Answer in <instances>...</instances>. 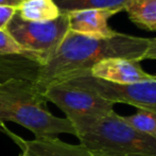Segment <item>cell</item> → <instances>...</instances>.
I'll return each mask as SVG.
<instances>
[{"mask_svg":"<svg viewBox=\"0 0 156 156\" xmlns=\"http://www.w3.org/2000/svg\"><path fill=\"white\" fill-rule=\"evenodd\" d=\"M46 100L65 113L68 120L84 117H102L114 112V103L93 89L71 80L56 83L44 91Z\"/></svg>","mask_w":156,"mask_h":156,"instance_id":"obj_5","label":"cell"},{"mask_svg":"<svg viewBox=\"0 0 156 156\" xmlns=\"http://www.w3.org/2000/svg\"><path fill=\"white\" fill-rule=\"evenodd\" d=\"M70 79L93 89L114 104L123 103L137 108L156 111V80L135 84L119 85L94 78L89 74V72H84Z\"/></svg>","mask_w":156,"mask_h":156,"instance_id":"obj_6","label":"cell"},{"mask_svg":"<svg viewBox=\"0 0 156 156\" xmlns=\"http://www.w3.org/2000/svg\"><path fill=\"white\" fill-rule=\"evenodd\" d=\"M123 120L135 129L156 137V111L155 109L138 108L137 113L131 116H122Z\"/></svg>","mask_w":156,"mask_h":156,"instance_id":"obj_14","label":"cell"},{"mask_svg":"<svg viewBox=\"0 0 156 156\" xmlns=\"http://www.w3.org/2000/svg\"><path fill=\"white\" fill-rule=\"evenodd\" d=\"M20 156H26V155H25V154H23V153H21V155H20Z\"/></svg>","mask_w":156,"mask_h":156,"instance_id":"obj_20","label":"cell"},{"mask_svg":"<svg viewBox=\"0 0 156 156\" xmlns=\"http://www.w3.org/2000/svg\"><path fill=\"white\" fill-rule=\"evenodd\" d=\"M117 13L119 11L112 10H81L66 13L69 31L91 38H111L118 32L109 27L108 19Z\"/></svg>","mask_w":156,"mask_h":156,"instance_id":"obj_9","label":"cell"},{"mask_svg":"<svg viewBox=\"0 0 156 156\" xmlns=\"http://www.w3.org/2000/svg\"><path fill=\"white\" fill-rule=\"evenodd\" d=\"M16 14V6L0 5V30H6L9 23Z\"/></svg>","mask_w":156,"mask_h":156,"instance_id":"obj_16","label":"cell"},{"mask_svg":"<svg viewBox=\"0 0 156 156\" xmlns=\"http://www.w3.org/2000/svg\"><path fill=\"white\" fill-rule=\"evenodd\" d=\"M41 66L38 61L27 55H0V84L13 79L35 80Z\"/></svg>","mask_w":156,"mask_h":156,"instance_id":"obj_10","label":"cell"},{"mask_svg":"<svg viewBox=\"0 0 156 156\" xmlns=\"http://www.w3.org/2000/svg\"><path fill=\"white\" fill-rule=\"evenodd\" d=\"M0 129L20 147L26 156H91V152L83 144H70L53 136H44L33 140H25L10 132L3 123Z\"/></svg>","mask_w":156,"mask_h":156,"instance_id":"obj_8","label":"cell"},{"mask_svg":"<svg viewBox=\"0 0 156 156\" xmlns=\"http://www.w3.org/2000/svg\"><path fill=\"white\" fill-rule=\"evenodd\" d=\"M123 11L140 29L156 31V0H131Z\"/></svg>","mask_w":156,"mask_h":156,"instance_id":"obj_12","label":"cell"},{"mask_svg":"<svg viewBox=\"0 0 156 156\" xmlns=\"http://www.w3.org/2000/svg\"><path fill=\"white\" fill-rule=\"evenodd\" d=\"M144 60H156V37L150 38V45L144 55Z\"/></svg>","mask_w":156,"mask_h":156,"instance_id":"obj_17","label":"cell"},{"mask_svg":"<svg viewBox=\"0 0 156 156\" xmlns=\"http://www.w3.org/2000/svg\"><path fill=\"white\" fill-rule=\"evenodd\" d=\"M150 45V38L119 33L111 38L98 39L68 31L52 56L34 80L41 91L56 83L88 72L97 63L106 58H123L141 62Z\"/></svg>","mask_w":156,"mask_h":156,"instance_id":"obj_1","label":"cell"},{"mask_svg":"<svg viewBox=\"0 0 156 156\" xmlns=\"http://www.w3.org/2000/svg\"><path fill=\"white\" fill-rule=\"evenodd\" d=\"M23 0H0V5H12L16 6L18 5Z\"/></svg>","mask_w":156,"mask_h":156,"instance_id":"obj_18","label":"cell"},{"mask_svg":"<svg viewBox=\"0 0 156 156\" xmlns=\"http://www.w3.org/2000/svg\"><path fill=\"white\" fill-rule=\"evenodd\" d=\"M91 156H113V155L104 154V153H99V152H94V153H91Z\"/></svg>","mask_w":156,"mask_h":156,"instance_id":"obj_19","label":"cell"},{"mask_svg":"<svg viewBox=\"0 0 156 156\" xmlns=\"http://www.w3.org/2000/svg\"><path fill=\"white\" fill-rule=\"evenodd\" d=\"M16 13L21 19L33 23L54 20L62 14L53 0H23Z\"/></svg>","mask_w":156,"mask_h":156,"instance_id":"obj_11","label":"cell"},{"mask_svg":"<svg viewBox=\"0 0 156 156\" xmlns=\"http://www.w3.org/2000/svg\"><path fill=\"white\" fill-rule=\"evenodd\" d=\"M68 31L69 23L66 13H62L54 20L44 23L23 20L16 13L6 27V32L13 39L41 65L51 58Z\"/></svg>","mask_w":156,"mask_h":156,"instance_id":"obj_4","label":"cell"},{"mask_svg":"<svg viewBox=\"0 0 156 156\" xmlns=\"http://www.w3.org/2000/svg\"><path fill=\"white\" fill-rule=\"evenodd\" d=\"M88 72L94 78L119 85L156 80V74H150L144 71L140 66V62L123 58L103 60L93 66Z\"/></svg>","mask_w":156,"mask_h":156,"instance_id":"obj_7","label":"cell"},{"mask_svg":"<svg viewBox=\"0 0 156 156\" xmlns=\"http://www.w3.org/2000/svg\"><path fill=\"white\" fill-rule=\"evenodd\" d=\"M12 54H21L34 58L13 39V37L6 32V30H0V55H12Z\"/></svg>","mask_w":156,"mask_h":156,"instance_id":"obj_15","label":"cell"},{"mask_svg":"<svg viewBox=\"0 0 156 156\" xmlns=\"http://www.w3.org/2000/svg\"><path fill=\"white\" fill-rule=\"evenodd\" d=\"M44 93L34 80L13 79L0 84V123L15 122L31 131L36 138L76 131L67 118L52 115Z\"/></svg>","mask_w":156,"mask_h":156,"instance_id":"obj_2","label":"cell"},{"mask_svg":"<svg viewBox=\"0 0 156 156\" xmlns=\"http://www.w3.org/2000/svg\"><path fill=\"white\" fill-rule=\"evenodd\" d=\"M81 144L91 153L113 156H156V137L140 133L115 111L102 117L69 120Z\"/></svg>","mask_w":156,"mask_h":156,"instance_id":"obj_3","label":"cell"},{"mask_svg":"<svg viewBox=\"0 0 156 156\" xmlns=\"http://www.w3.org/2000/svg\"><path fill=\"white\" fill-rule=\"evenodd\" d=\"M61 13L81 10H112L123 11L125 4L131 0H53Z\"/></svg>","mask_w":156,"mask_h":156,"instance_id":"obj_13","label":"cell"}]
</instances>
